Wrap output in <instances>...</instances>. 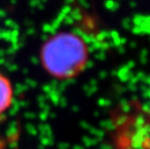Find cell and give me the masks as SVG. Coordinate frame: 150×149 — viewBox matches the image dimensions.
<instances>
[{
  "instance_id": "1",
  "label": "cell",
  "mask_w": 150,
  "mask_h": 149,
  "mask_svg": "<svg viewBox=\"0 0 150 149\" xmlns=\"http://www.w3.org/2000/svg\"><path fill=\"white\" fill-rule=\"evenodd\" d=\"M90 52L85 40L71 31H61L45 41L40 50L44 70L58 81L76 78L87 67Z\"/></svg>"
},
{
  "instance_id": "2",
  "label": "cell",
  "mask_w": 150,
  "mask_h": 149,
  "mask_svg": "<svg viewBox=\"0 0 150 149\" xmlns=\"http://www.w3.org/2000/svg\"><path fill=\"white\" fill-rule=\"evenodd\" d=\"M14 102V88L12 82L0 72V116L10 109Z\"/></svg>"
}]
</instances>
